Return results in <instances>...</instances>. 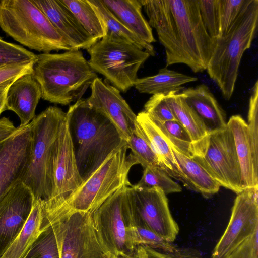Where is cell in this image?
<instances>
[{"label": "cell", "mask_w": 258, "mask_h": 258, "mask_svg": "<svg viewBox=\"0 0 258 258\" xmlns=\"http://www.w3.org/2000/svg\"><path fill=\"white\" fill-rule=\"evenodd\" d=\"M34 200L31 190L20 181L0 201V258L24 226Z\"/></svg>", "instance_id": "cell-16"}, {"label": "cell", "mask_w": 258, "mask_h": 258, "mask_svg": "<svg viewBox=\"0 0 258 258\" xmlns=\"http://www.w3.org/2000/svg\"><path fill=\"white\" fill-rule=\"evenodd\" d=\"M87 50L91 67L123 92L134 86L138 71L150 56L131 43L106 35Z\"/></svg>", "instance_id": "cell-9"}, {"label": "cell", "mask_w": 258, "mask_h": 258, "mask_svg": "<svg viewBox=\"0 0 258 258\" xmlns=\"http://www.w3.org/2000/svg\"><path fill=\"white\" fill-rule=\"evenodd\" d=\"M60 258H105L92 214L73 212L52 223Z\"/></svg>", "instance_id": "cell-12"}, {"label": "cell", "mask_w": 258, "mask_h": 258, "mask_svg": "<svg viewBox=\"0 0 258 258\" xmlns=\"http://www.w3.org/2000/svg\"><path fill=\"white\" fill-rule=\"evenodd\" d=\"M125 186L107 199L92 214L96 235L105 258H137V246L130 236L135 226L129 197Z\"/></svg>", "instance_id": "cell-8"}, {"label": "cell", "mask_w": 258, "mask_h": 258, "mask_svg": "<svg viewBox=\"0 0 258 258\" xmlns=\"http://www.w3.org/2000/svg\"><path fill=\"white\" fill-rule=\"evenodd\" d=\"M198 78L186 75L166 67L160 69L155 75L138 78L134 87L141 93L149 94H169L178 92L185 84L195 82Z\"/></svg>", "instance_id": "cell-26"}, {"label": "cell", "mask_w": 258, "mask_h": 258, "mask_svg": "<svg viewBox=\"0 0 258 258\" xmlns=\"http://www.w3.org/2000/svg\"><path fill=\"white\" fill-rule=\"evenodd\" d=\"M0 27L14 40L39 52L75 49L32 1H0Z\"/></svg>", "instance_id": "cell-6"}, {"label": "cell", "mask_w": 258, "mask_h": 258, "mask_svg": "<svg viewBox=\"0 0 258 258\" xmlns=\"http://www.w3.org/2000/svg\"><path fill=\"white\" fill-rule=\"evenodd\" d=\"M66 113L78 169L84 181L126 142L111 121L86 99L77 100Z\"/></svg>", "instance_id": "cell-2"}, {"label": "cell", "mask_w": 258, "mask_h": 258, "mask_svg": "<svg viewBox=\"0 0 258 258\" xmlns=\"http://www.w3.org/2000/svg\"><path fill=\"white\" fill-rule=\"evenodd\" d=\"M66 116L60 108L49 106L30 122L32 143L21 182L36 199L48 200L53 191V163L60 125Z\"/></svg>", "instance_id": "cell-5"}, {"label": "cell", "mask_w": 258, "mask_h": 258, "mask_svg": "<svg viewBox=\"0 0 258 258\" xmlns=\"http://www.w3.org/2000/svg\"><path fill=\"white\" fill-rule=\"evenodd\" d=\"M17 130L13 122L6 117L0 119V142L9 137Z\"/></svg>", "instance_id": "cell-43"}, {"label": "cell", "mask_w": 258, "mask_h": 258, "mask_svg": "<svg viewBox=\"0 0 258 258\" xmlns=\"http://www.w3.org/2000/svg\"><path fill=\"white\" fill-rule=\"evenodd\" d=\"M171 148L182 174L185 186L205 197L218 192L220 185L199 163L174 147Z\"/></svg>", "instance_id": "cell-25"}, {"label": "cell", "mask_w": 258, "mask_h": 258, "mask_svg": "<svg viewBox=\"0 0 258 258\" xmlns=\"http://www.w3.org/2000/svg\"><path fill=\"white\" fill-rule=\"evenodd\" d=\"M34 63L0 66V85L12 83L23 75L32 74Z\"/></svg>", "instance_id": "cell-40"}, {"label": "cell", "mask_w": 258, "mask_h": 258, "mask_svg": "<svg viewBox=\"0 0 258 258\" xmlns=\"http://www.w3.org/2000/svg\"><path fill=\"white\" fill-rule=\"evenodd\" d=\"M246 1L247 0H218L220 24L219 37L227 33Z\"/></svg>", "instance_id": "cell-36"}, {"label": "cell", "mask_w": 258, "mask_h": 258, "mask_svg": "<svg viewBox=\"0 0 258 258\" xmlns=\"http://www.w3.org/2000/svg\"><path fill=\"white\" fill-rule=\"evenodd\" d=\"M31 143L30 122L20 125L13 134L0 142V201L21 181L28 166Z\"/></svg>", "instance_id": "cell-15"}, {"label": "cell", "mask_w": 258, "mask_h": 258, "mask_svg": "<svg viewBox=\"0 0 258 258\" xmlns=\"http://www.w3.org/2000/svg\"><path fill=\"white\" fill-rule=\"evenodd\" d=\"M83 182L77 165L68 117L62 121L53 163V191L43 202L42 229L48 227L68 200Z\"/></svg>", "instance_id": "cell-10"}, {"label": "cell", "mask_w": 258, "mask_h": 258, "mask_svg": "<svg viewBox=\"0 0 258 258\" xmlns=\"http://www.w3.org/2000/svg\"><path fill=\"white\" fill-rule=\"evenodd\" d=\"M42 222L43 201L35 198L26 223L1 258H23L43 230Z\"/></svg>", "instance_id": "cell-27"}, {"label": "cell", "mask_w": 258, "mask_h": 258, "mask_svg": "<svg viewBox=\"0 0 258 258\" xmlns=\"http://www.w3.org/2000/svg\"><path fill=\"white\" fill-rule=\"evenodd\" d=\"M130 236L136 246L142 245L167 252H172L177 248L154 232L138 226L130 228Z\"/></svg>", "instance_id": "cell-35"}, {"label": "cell", "mask_w": 258, "mask_h": 258, "mask_svg": "<svg viewBox=\"0 0 258 258\" xmlns=\"http://www.w3.org/2000/svg\"><path fill=\"white\" fill-rule=\"evenodd\" d=\"M258 23V0H247L227 33L215 39L207 71L223 98L232 97L241 59L254 38Z\"/></svg>", "instance_id": "cell-4"}, {"label": "cell", "mask_w": 258, "mask_h": 258, "mask_svg": "<svg viewBox=\"0 0 258 258\" xmlns=\"http://www.w3.org/2000/svg\"><path fill=\"white\" fill-rule=\"evenodd\" d=\"M37 55L23 46L10 43L0 37V66L34 63Z\"/></svg>", "instance_id": "cell-34"}, {"label": "cell", "mask_w": 258, "mask_h": 258, "mask_svg": "<svg viewBox=\"0 0 258 258\" xmlns=\"http://www.w3.org/2000/svg\"><path fill=\"white\" fill-rule=\"evenodd\" d=\"M32 74L40 86L41 98L63 105L81 99L98 77L79 50L37 54Z\"/></svg>", "instance_id": "cell-3"}, {"label": "cell", "mask_w": 258, "mask_h": 258, "mask_svg": "<svg viewBox=\"0 0 258 258\" xmlns=\"http://www.w3.org/2000/svg\"><path fill=\"white\" fill-rule=\"evenodd\" d=\"M32 1L75 49H88L98 41L86 31L61 0Z\"/></svg>", "instance_id": "cell-18"}, {"label": "cell", "mask_w": 258, "mask_h": 258, "mask_svg": "<svg viewBox=\"0 0 258 258\" xmlns=\"http://www.w3.org/2000/svg\"><path fill=\"white\" fill-rule=\"evenodd\" d=\"M227 124L233 135L244 189L258 187V155L254 151L247 122L239 115Z\"/></svg>", "instance_id": "cell-20"}, {"label": "cell", "mask_w": 258, "mask_h": 258, "mask_svg": "<svg viewBox=\"0 0 258 258\" xmlns=\"http://www.w3.org/2000/svg\"><path fill=\"white\" fill-rule=\"evenodd\" d=\"M165 96L153 95L144 105L143 111L154 121L164 122L175 119Z\"/></svg>", "instance_id": "cell-38"}, {"label": "cell", "mask_w": 258, "mask_h": 258, "mask_svg": "<svg viewBox=\"0 0 258 258\" xmlns=\"http://www.w3.org/2000/svg\"><path fill=\"white\" fill-rule=\"evenodd\" d=\"M166 53V67L177 63L194 72L207 70L215 44L202 20L198 0H140Z\"/></svg>", "instance_id": "cell-1"}, {"label": "cell", "mask_w": 258, "mask_h": 258, "mask_svg": "<svg viewBox=\"0 0 258 258\" xmlns=\"http://www.w3.org/2000/svg\"><path fill=\"white\" fill-rule=\"evenodd\" d=\"M42 97L40 86L32 73L22 76L10 85L6 95V110L15 112L20 125L29 124L35 117V111Z\"/></svg>", "instance_id": "cell-19"}, {"label": "cell", "mask_w": 258, "mask_h": 258, "mask_svg": "<svg viewBox=\"0 0 258 258\" xmlns=\"http://www.w3.org/2000/svg\"><path fill=\"white\" fill-rule=\"evenodd\" d=\"M165 97L175 119L189 135L192 145V158L201 157L207 147L210 132L179 93L172 92Z\"/></svg>", "instance_id": "cell-21"}, {"label": "cell", "mask_w": 258, "mask_h": 258, "mask_svg": "<svg viewBox=\"0 0 258 258\" xmlns=\"http://www.w3.org/2000/svg\"><path fill=\"white\" fill-rule=\"evenodd\" d=\"M111 13L141 40L152 44L156 40L142 13L140 0H101Z\"/></svg>", "instance_id": "cell-24"}, {"label": "cell", "mask_w": 258, "mask_h": 258, "mask_svg": "<svg viewBox=\"0 0 258 258\" xmlns=\"http://www.w3.org/2000/svg\"><path fill=\"white\" fill-rule=\"evenodd\" d=\"M23 258H60L51 225L42 230Z\"/></svg>", "instance_id": "cell-33"}, {"label": "cell", "mask_w": 258, "mask_h": 258, "mask_svg": "<svg viewBox=\"0 0 258 258\" xmlns=\"http://www.w3.org/2000/svg\"><path fill=\"white\" fill-rule=\"evenodd\" d=\"M157 258H203L196 250L178 248L172 252H167L151 248Z\"/></svg>", "instance_id": "cell-42"}, {"label": "cell", "mask_w": 258, "mask_h": 258, "mask_svg": "<svg viewBox=\"0 0 258 258\" xmlns=\"http://www.w3.org/2000/svg\"><path fill=\"white\" fill-rule=\"evenodd\" d=\"M203 24L211 38L219 37L220 24L218 0H198Z\"/></svg>", "instance_id": "cell-37"}, {"label": "cell", "mask_w": 258, "mask_h": 258, "mask_svg": "<svg viewBox=\"0 0 258 258\" xmlns=\"http://www.w3.org/2000/svg\"><path fill=\"white\" fill-rule=\"evenodd\" d=\"M126 143L134 159L144 168L151 166L161 168L157 155L143 134L137 122Z\"/></svg>", "instance_id": "cell-30"}, {"label": "cell", "mask_w": 258, "mask_h": 258, "mask_svg": "<svg viewBox=\"0 0 258 258\" xmlns=\"http://www.w3.org/2000/svg\"><path fill=\"white\" fill-rule=\"evenodd\" d=\"M137 122L157 155L161 168L170 177L183 183V176L174 157L170 145L161 130L143 111L137 115Z\"/></svg>", "instance_id": "cell-23"}, {"label": "cell", "mask_w": 258, "mask_h": 258, "mask_svg": "<svg viewBox=\"0 0 258 258\" xmlns=\"http://www.w3.org/2000/svg\"><path fill=\"white\" fill-rule=\"evenodd\" d=\"M154 122L162 132L170 146L192 158L191 138L187 131L178 120L174 119L164 122Z\"/></svg>", "instance_id": "cell-31"}, {"label": "cell", "mask_w": 258, "mask_h": 258, "mask_svg": "<svg viewBox=\"0 0 258 258\" xmlns=\"http://www.w3.org/2000/svg\"><path fill=\"white\" fill-rule=\"evenodd\" d=\"M129 197L135 226L150 230L168 242L175 240L179 227L161 189L132 185Z\"/></svg>", "instance_id": "cell-13"}, {"label": "cell", "mask_w": 258, "mask_h": 258, "mask_svg": "<svg viewBox=\"0 0 258 258\" xmlns=\"http://www.w3.org/2000/svg\"><path fill=\"white\" fill-rule=\"evenodd\" d=\"M127 143L112 153L73 194L49 226L63 215L81 211L92 214L117 190L132 185L128 180L132 167L138 164Z\"/></svg>", "instance_id": "cell-7"}, {"label": "cell", "mask_w": 258, "mask_h": 258, "mask_svg": "<svg viewBox=\"0 0 258 258\" xmlns=\"http://www.w3.org/2000/svg\"><path fill=\"white\" fill-rule=\"evenodd\" d=\"M237 195L228 224L211 258H228L237 247L258 231V187L245 188Z\"/></svg>", "instance_id": "cell-14"}, {"label": "cell", "mask_w": 258, "mask_h": 258, "mask_svg": "<svg viewBox=\"0 0 258 258\" xmlns=\"http://www.w3.org/2000/svg\"><path fill=\"white\" fill-rule=\"evenodd\" d=\"M12 83H8L0 85V115L2 112L6 110L5 105L6 95Z\"/></svg>", "instance_id": "cell-44"}, {"label": "cell", "mask_w": 258, "mask_h": 258, "mask_svg": "<svg viewBox=\"0 0 258 258\" xmlns=\"http://www.w3.org/2000/svg\"><path fill=\"white\" fill-rule=\"evenodd\" d=\"M137 258H154L149 255H148V257L147 253L146 250L145 249L143 245H138L137 249Z\"/></svg>", "instance_id": "cell-45"}, {"label": "cell", "mask_w": 258, "mask_h": 258, "mask_svg": "<svg viewBox=\"0 0 258 258\" xmlns=\"http://www.w3.org/2000/svg\"><path fill=\"white\" fill-rule=\"evenodd\" d=\"M201 118L210 132L227 126L226 115L209 88L204 84L179 93Z\"/></svg>", "instance_id": "cell-22"}, {"label": "cell", "mask_w": 258, "mask_h": 258, "mask_svg": "<svg viewBox=\"0 0 258 258\" xmlns=\"http://www.w3.org/2000/svg\"><path fill=\"white\" fill-rule=\"evenodd\" d=\"M96 10L104 23L106 35L131 43L154 56L155 51L152 44H148L141 40L122 24L108 10L101 0H89Z\"/></svg>", "instance_id": "cell-28"}, {"label": "cell", "mask_w": 258, "mask_h": 258, "mask_svg": "<svg viewBox=\"0 0 258 258\" xmlns=\"http://www.w3.org/2000/svg\"><path fill=\"white\" fill-rule=\"evenodd\" d=\"M136 185L142 188L157 187L161 189L166 195L179 192L182 190L180 185L157 166L144 168L142 176Z\"/></svg>", "instance_id": "cell-32"}, {"label": "cell", "mask_w": 258, "mask_h": 258, "mask_svg": "<svg viewBox=\"0 0 258 258\" xmlns=\"http://www.w3.org/2000/svg\"><path fill=\"white\" fill-rule=\"evenodd\" d=\"M220 186L238 194L243 189L233 135L227 124L210 132L204 154L194 157Z\"/></svg>", "instance_id": "cell-11"}, {"label": "cell", "mask_w": 258, "mask_h": 258, "mask_svg": "<svg viewBox=\"0 0 258 258\" xmlns=\"http://www.w3.org/2000/svg\"><path fill=\"white\" fill-rule=\"evenodd\" d=\"M90 88L91 93L86 99L87 102L103 113L126 142L137 123V115L122 97L120 91L108 81L97 77Z\"/></svg>", "instance_id": "cell-17"}, {"label": "cell", "mask_w": 258, "mask_h": 258, "mask_svg": "<svg viewBox=\"0 0 258 258\" xmlns=\"http://www.w3.org/2000/svg\"><path fill=\"white\" fill-rule=\"evenodd\" d=\"M86 31L99 40L106 35V29L99 14L89 0H61Z\"/></svg>", "instance_id": "cell-29"}, {"label": "cell", "mask_w": 258, "mask_h": 258, "mask_svg": "<svg viewBox=\"0 0 258 258\" xmlns=\"http://www.w3.org/2000/svg\"><path fill=\"white\" fill-rule=\"evenodd\" d=\"M258 231L237 247L228 258H257Z\"/></svg>", "instance_id": "cell-41"}, {"label": "cell", "mask_w": 258, "mask_h": 258, "mask_svg": "<svg viewBox=\"0 0 258 258\" xmlns=\"http://www.w3.org/2000/svg\"><path fill=\"white\" fill-rule=\"evenodd\" d=\"M248 127L253 148L258 155V81L251 90L248 112Z\"/></svg>", "instance_id": "cell-39"}, {"label": "cell", "mask_w": 258, "mask_h": 258, "mask_svg": "<svg viewBox=\"0 0 258 258\" xmlns=\"http://www.w3.org/2000/svg\"><path fill=\"white\" fill-rule=\"evenodd\" d=\"M145 249L147 252V253L150 255V256H152L154 258H157L154 255V254L153 253L152 250H151V247H148V246H146L145 247Z\"/></svg>", "instance_id": "cell-46"}]
</instances>
